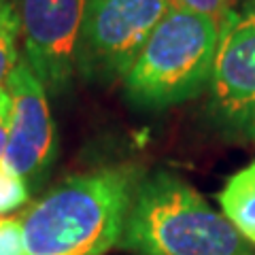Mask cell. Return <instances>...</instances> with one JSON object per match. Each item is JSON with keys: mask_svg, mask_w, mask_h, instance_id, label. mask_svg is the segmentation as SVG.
<instances>
[{"mask_svg": "<svg viewBox=\"0 0 255 255\" xmlns=\"http://www.w3.org/2000/svg\"><path fill=\"white\" fill-rule=\"evenodd\" d=\"M236 2L238 0H170V6L209 15L215 19H223L236 6Z\"/></svg>", "mask_w": 255, "mask_h": 255, "instance_id": "12", "label": "cell"}, {"mask_svg": "<svg viewBox=\"0 0 255 255\" xmlns=\"http://www.w3.org/2000/svg\"><path fill=\"white\" fill-rule=\"evenodd\" d=\"M30 202V185L13 168L0 162V215L13 213Z\"/></svg>", "mask_w": 255, "mask_h": 255, "instance_id": "10", "label": "cell"}, {"mask_svg": "<svg viewBox=\"0 0 255 255\" xmlns=\"http://www.w3.org/2000/svg\"><path fill=\"white\" fill-rule=\"evenodd\" d=\"M140 179L122 164L62 181L19 217L28 255H105L119 243Z\"/></svg>", "mask_w": 255, "mask_h": 255, "instance_id": "1", "label": "cell"}, {"mask_svg": "<svg viewBox=\"0 0 255 255\" xmlns=\"http://www.w3.org/2000/svg\"><path fill=\"white\" fill-rule=\"evenodd\" d=\"M219 204L236 232L255 245V162L247 164L226 181Z\"/></svg>", "mask_w": 255, "mask_h": 255, "instance_id": "8", "label": "cell"}, {"mask_svg": "<svg viewBox=\"0 0 255 255\" xmlns=\"http://www.w3.org/2000/svg\"><path fill=\"white\" fill-rule=\"evenodd\" d=\"M85 0H19L23 60L45 90L60 94L77 73Z\"/></svg>", "mask_w": 255, "mask_h": 255, "instance_id": "7", "label": "cell"}, {"mask_svg": "<svg viewBox=\"0 0 255 255\" xmlns=\"http://www.w3.org/2000/svg\"><path fill=\"white\" fill-rule=\"evenodd\" d=\"M221 19L170 6L124 75V92L140 109H168L211 81Z\"/></svg>", "mask_w": 255, "mask_h": 255, "instance_id": "3", "label": "cell"}, {"mask_svg": "<svg viewBox=\"0 0 255 255\" xmlns=\"http://www.w3.org/2000/svg\"><path fill=\"white\" fill-rule=\"evenodd\" d=\"M0 255H28L21 219L0 217Z\"/></svg>", "mask_w": 255, "mask_h": 255, "instance_id": "11", "label": "cell"}, {"mask_svg": "<svg viewBox=\"0 0 255 255\" xmlns=\"http://www.w3.org/2000/svg\"><path fill=\"white\" fill-rule=\"evenodd\" d=\"M209 87L217 122L255 142V0H241L221 19Z\"/></svg>", "mask_w": 255, "mask_h": 255, "instance_id": "5", "label": "cell"}, {"mask_svg": "<svg viewBox=\"0 0 255 255\" xmlns=\"http://www.w3.org/2000/svg\"><path fill=\"white\" fill-rule=\"evenodd\" d=\"M9 124H11V94L4 85H0V162L4 157L6 140H9Z\"/></svg>", "mask_w": 255, "mask_h": 255, "instance_id": "13", "label": "cell"}, {"mask_svg": "<svg viewBox=\"0 0 255 255\" xmlns=\"http://www.w3.org/2000/svg\"><path fill=\"white\" fill-rule=\"evenodd\" d=\"M170 0H85L77 41V73L87 81L124 79Z\"/></svg>", "mask_w": 255, "mask_h": 255, "instance_id": "4", "label": "cell"}, {"mask_svg": "<svg viewBox=\"0 0 255 255\" xmlns=\"http://www.w3.org/2000/svg\"><path fill=\"white\" fill-rule=\"evenodd\" d=\"M117 245L134 255H251L226 215L166 170L140 179Z\"/></svg>", "mask_w": 255, "mask_h": 255, "instance_id": "2", "label": "cell"}, {"mask_svg": "<svg viewBox=\"0 0 255 255\" xmlns=\"http://www.w3.org/2000/svg\"><path fill=\"white\" fill-rule=\"evenodd\" d=\"M21 19L17 0H0V85L9 79L19 58Z\"/></svg>", "mask_w": 255, "mask_h": 255, "instance_id": "9", "label": "cell"}, {"mask_svg": "<svg viewBox=\"0 0 255 255\" xmlns=\"http://www.w3.org/2000/svg\"><path fill=\"white\" fill-rule=\"evenodd\" d=\"M4 87L11 94V124L2 159L28 185H36L58 155V130L49 96L23 58L11 70Z\"/></svg>", "mask_w": 255, "mask_h": 255, "instance_id": "6", "label": "cell"}]
</instances>
